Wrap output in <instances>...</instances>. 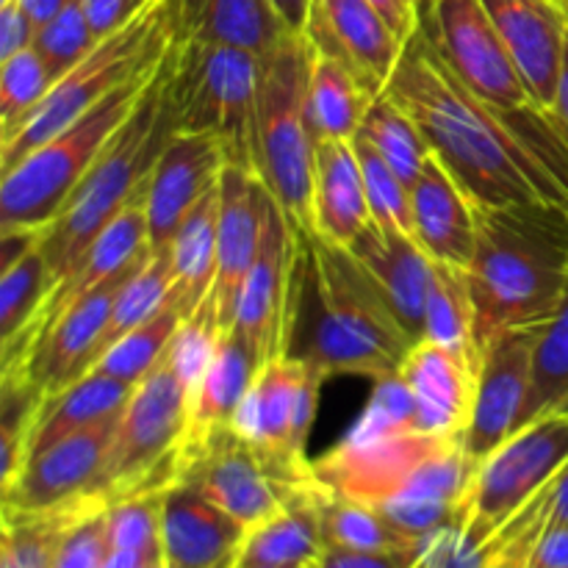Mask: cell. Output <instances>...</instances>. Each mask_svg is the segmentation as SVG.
Instances as JSON below:
<instances>
[{
    "instance_id": "cell-4",
    "label": "cell",
    "mask_w": 568,
    "mask_h": 568,
    "mask_svg": "<svg viewBox=\"0 0 568 568\" xmlns=\"http://www.w3.org/2000/svg\"><path fill=\"white\" fill-rule=\"evenodd\" d=\"M458 442L464 438L422 430L414 397L403 377L394 375L372 383L361 419L336 447L314 460V475L327 491L383 508L422 491Z\"/></svg>"
},
{
    "instance_id": "cell-56",
    "label": "cell",
    "mask_w": 568,
    "mask_h": 568,
    "mask_svg": "<svg viewBox=\"0 0 568 568\" xmlns=\"http://www.w3.org/2000/svg\"><path fill=\"white\" fill-rule=\"evenodd\" d=\"M549 519L555 521H568V466L558 475L552 488V514Z\"/></svg>"
},
{
    "instance_id": "cell-20",
    "label": "cell",
    "mask_w": 568,
    "mask_h": 568,
    "mask_svg": "<svg viewBox=\"0 0 568 568\" xmlns=\"http://www.w3.org/2000/svg\"><path fill=\"white\" fill-rule=\"evenodd\" d=\"M530 92L544 114H552L568 31V9L555 0H483Z\"/></svg>"
},
{
    "instance_id": "cell-47",
    "label": "cell",
    "mask_w": 568,
    "mask_h": 568,
    "mask_svg": "<svg viewBox=\"0 0 568 568\" xmlns=\"http://www.w3.org/2000/svg\"><path fill=\"white\" fill-rule=\"evenodd\" d=\"M109 510V508H105ZM105 510L83 516L67 538L61 541L50 568H103L109 555V538H105Z\"/></svg>"
},
{
    "instance_id": "cell-3",
    "label": "cell",
    "mask_w": 568,
    "mask_h": 568,
    "mask_svg": "<svg viewBox=\"0 0 568 568\" xmlns=\"http://www.w3.org/2000/svg\"><path fill=\"white\" fill-rule=\"evenodd\" d=\"M466 275L480 355L510 327L547 325L568 288L566 205H477V242Z\"/></svg>"
},
{
    "instance_id": "cell-13",
    "label": "cell",
    "mask_w": 568,
    "mask_h": 568,
    "mask_svg": "<svg viewBox=\"0 0 568 568\" xmlns=\"http://www.w3.org/2000/svg\"><path fill=\"white\" fill-rule=\"evenodd\" d=\"M325 383L327 377L305 361L277 355L255 375L253 388L233 419V430L261 449L277 469L314 480L308 436Z\"/></svg>"
},
{
    "instance_id": "cell-61",
    "label": "cell",
    "mask_w": 568,
    "mask_h": 568,
    "mask_svg": "<svg viewBox=\"0 0 568 568\" xmlns=\"http://www.w3.org/2000/svg\"><path fill=\"white\" fill-rule=\"evenodd\" d=\"M410 3H414V6H416V3H419V0H410Z\"/></svg>"
},
{
    "instance_id": "cell-39",
    "label": "cell",
    "mask_w": 568,
    "mask_h": 568,
    "mask_svg": "<svg viewBox=\"0 0 568 568\" xmlns=\"http://www.w3.org/2000/svg\"><path fill=\"white\" fill-rule=\"evenodd\" d=\"M358 133L383 155V161L408 186H414L419 181L422 170H425V161L430 159L433 150L427 144L425 133L414 122V116L403 105L394 103L386 92L366 111V120Z\"/></svg>"
},
{
    "instance_id": "cell-29",
    "label": "cell",
    "mask_w": 568,
    "mask_h": 568,
    "mask_svg": "<svg viewBox=\"0 0 568 568\" xmlns=\"http://www.w3.org/2000/svg\"><path fill=\"white\" fill-rule=\"evenodd\" d=\"M258 369L261 364L253 347L244 342L236 327H231L189 405V430L183 447L203 442L205 436L222 427H233V419L253 388Z\"/></svg>"
},
{
    "instance_id": "cell-27",
    "label": "cell",
    "mask_w": 568,
    "mask_h": 568,
    "mask_svg": "<svg viewBox=\"0 0 568 568\" xmlns=\"http://www.w3.org/2000/svg\"><path fill=\"white\" fill-rule=\"evenodd\" d=\"M372 225L364 172L347 139L316 142L314 161V233L349 247Z\"/></svg>"
},
{
    "instance_id": "cell-23",
    "label": "cell",
    "mask_w": 568,
    "mask_h": 568,
    "mask_svg": "<svg viewBox=\"0 0 568 568\" xmlns=\"http://www.w3.org/2000/svg\"><path fill=\"white\" fill-rule=\"evenodd\" d=\"M397 375L414 397L422 430L444 438L466 436L480 375L475 361L422 338L405 355Z\"/></svg>"
},
{
    "instance_id": "cell-21",
    "label": "cell",
    "mask_w": 568,
    "mask_h": 568,
    "mask_svg": "<svg viewBox=\"0 0 568 568\" xmlns=\"http://www.w3.org/2000/svg\"><path fill=\"white\" fill-rule=\"evenodd\" d=\"M148 253H144L136 264L128 266L125 272H120L116 277L105 281L103 286L89 292L87 297L78 300V303L55 322L53 331L48 333L44 344L39 347L37 358L28 366L26 377L9 383H26V386H31L44 403V399L61 394L75 381H81L83 375H89L94 364V349H98L100 336H103L111 311H114L116 294L125 286L128 277L142 266Z\"/></svg>"
},
{
    "instance_id": "cell-44",
    "label": "cell",
    "mask_w": 568,
    "mask_h": 568,
    "mask_svg": "<svg viewBox=\"0 0 568 568\" xmlns=\"http://www.w3.org/2000/svg\"><path fill=\"white\" fill-rule=\"evenodd\" d=\"M55 78L33 48L0 61V142L14 136L22 122L39 109Z\"/></svg>"
},
{
    "instance_id": "cell-7",
    "label": "cell",
    "mask_w": 568,
    "mask_h": 568,
    "mask_svg": "<svg viewBox=\"0 0 568 568\" xmlns=\"http://www.w3.org/2000/svg\"><path fill=\"white\" fill-rule=\"evenodd\" d=\"M170 55V53H166ZM155 72L122 83L72 125L22 155L0 181V225L9 233H42L59 216L100 155L142 103Z\"/></svg>"
},
{
    "instance_id": "cell-34",
    "label": "cell",
    "mask_w": 568,
    "mask_h": 568,
    "mask_svg": "<svg viewBox=\"0 0 568 568\" xmlns=\"http://www.w3.org/2000/svg\"><path fill=\"white\" fill-rule=\"evenodd\" d=\"M322 538L327 549H355V552H386V549H414L427 538H410L386 519L375 505L316 488Z\"/></svg>"
},
{
    "instance_id": "cell-50",
    "label": "cell",
    "mask_w": 568,
    "mask_h": 568,
    "mask_svg": "<svg viewBox=\"0 0 568 568\" xmlns=\"http://www.w3.org/2000/svg\"><path fill=\"white\" fill-rule=\"evenodd\" d=\"M33 39H37V26L22 11V6L17 0L0 6V61L33 48Z\"/></svg>"
},
{
    "instance_id": "cell-6",
    "label": "cell",
    "mask_w": 568,
    "mask_h": 568,
    "mask_svg": "<svg viewBox=\"0 0 568 568\" xmlns=\"http://www.w3.org/2000/svg\"><path fill=\"white\" fill-rule=\"evenodd\" d=\"M311 55L308 37L294 31L261 55L253 131L255 175L303 233H314L316 142L305 105Z\"/></svg>"
},
{
    "instance_id": "cell-40",
    "label": "cell",
    "mask_w": 568,
    "mask_h": 568,
    "mask_svg": "<svg viewBox=\"0 0 568 568\" xmlns=\"http://www.w3.org/2000/svg\"><path fill=\"white\" fill-rule=\"evenodd\" d=\"M181 322V308L170 300V303H166L159 314L150 316L144 325H139L136 331L122 336L120 342L94 364V369L136 388L139 383L164 361L166 349H170Z\"/></svg>"
},
{
    "instance_id": "cell-37",
    "label": "cell",
    "mask_w": 568,
    "mask_h": 568,
    "mask_svg": "<svg viewBox=\"0 0 568 568\" xmlns=\"http://www.w3.org/2000/svg\"><path fill=\"white\" fill-rule=\"evenodd\" d=\"M172 300V264L170 253H153L150 250L148 258L142 261L136 272L125 281V286L120 288L114 300V311L109 316V325H105L103 336H100L98 349H94V364L120 342L122 336H128L131 331H136L139 325L150 320V316L159 314L166 303ZM92 364V369H94Z\"/></svg>"
},
{
    "instance_id": "cell-41",
    "label": "cell",
    "mask_w": 568,
    "mask_h": 568,
    "mask_svg": "<svg viewBox=\"0 0 568 568\" xmlns=\"http://www.w3.org/2000/svg\"><path fill=\"white\" fill-rule=\"evenodd\" d=\"M50 266L44 258L39 239L31 247L20 250L17 255L3 261L0 275V333L3 342L14 338L28 325L37 308L42 305L44 294L50 292Z\"/></svg>"
},
{
    "instance_id": "cell-16",
    "label": "cell",
    "mask_w": 568,
    "mask_h": 568,
    "mask_svg": "<svg viewBox=\"0 0 568 568\" xmlns=\"http://www.w3.org/2000/svg\"><path fill=\"white\" fill-rule=\"evenodd\" d=\"M120 414L89 425L22 464L14 483L3 491V510L11 514H42V510L64 508V505L100 499V480L109 464Z\"/></svg>"
},
{
    "instance_id": "cell-33",
    "label": "cell",
    "mask_w": 568,
    "mask_h": 568,
    "mask_svg": "<svg viewBox=\"0 0 568 568\" xmlns=\"http://www.w3.org/2000/svg\"><path fill=\"white\" fill-rule=\"evenodd\" d=\"M375 100L377 94H372L347 67L314 50L308 98H305L314 142H327V139L353 142Z\"/></svg>"
},
{
    "instance_id": "cell-1",
    "label": "cell",
    "mask_w": 568,
    "mask_h": 568,
    "mask_svg": "<svg viewBox=\"0 0 568 568\" xmlns=\"http://www.w3.org/2000/svg\"><path fill=\"white\" fill-rule=\"evenodd\" d=\"M386 94L414 116L433 155L475 205L555 203L568 209V172L549 153L555 144H566L564 133L541 142L532 139L530 128H516L514 116L477 98L419 31L405 42Z\"/></svg>"
},
{
    "instance_id": "cell-10",
    "label": "cell",
    "mask_w": 568,
    "mask_h": 568,
    "mask_svg": "<svg viewBox=\"0 0 568 568\" xmlns=\"http://www.w3.org/2000/svg\"><path fill=\"white\" fill-rule=\"evenodd\" d=\"M186 386L166 364V355L122 408L100 480V497L114 505L142 494H166L181 480V447L189 430Z\"/></svg>"
},
{
    "instance_id": "cell-25",
    "label": "cell",
    "mask_w": 568,
    "mask_h": 568,
    "mask_svg": "<svg viewBox=\"0 0 568 568\" xmlns=\"http://www.w3.org/2000/svg\"><path fill=\"white\" fill-rule=\"evenodd\" d=\"M349 250L364 264V270L375 277L405 333L414 342H422L436 261L422 250V244L414 236L388 233L377 225L366 227L349 244Z\"/></svg>"
},
{
    "instance_id": "cell-17",
    "label": "cell",
    "mask_w": 568,
    "mask_h": 568,
    "mask_svg": "<svg viewBox=\"0 0 568 568\" xmlns=\"http://www.w3.org/2000/svg\"><path fill=\"white\" fill-rule=\"evenodd\" d=\"M538 327H510L499 333L483 349L480 375H477L475 408L466 427L464 447L477 464L503 447L519 430L521 410L532 386Z\"/></svg>"
},
{
    "instance_id": "cell-30",
    "label": "cell",
    "mask_w": 568,
    "mask_h": 568,
    "mask_svg": "<svg viewBox=\"0 0 568 568\" xmlns=\"http://www.w3.org/2000/svg\"><path fill=\"white\" fill-rule=\"evenodd\" d=\"M320 480L294 499L286 510L247 532L236 566H303L314 568L325 555L320 510H316Z\"/></svg>"
},
{
    "instance_id": "cell-46",
    "label": "cell",
    "mask_w": 568,
    "mask_h": 568,
    "mask_svg": "<svg viewBox=\"0 0 568 568\" xmlns=\"http://www.w3.org/2000/svg\"><path fill=\"white\" fill-rule=\"evenodd\" d=\"M161 505L164 494L128 497L105 510L109 552H161Z\"/></svg>"
},
{
    "instance_id": "cell-54",
    "label": "cell",
    "mask_w": 568,
    "mask_h": 568,
    "mask_svg": "<svg viewBox=\"0 0 568 568\" xmlns=\"http://www.w3.org/2000/svg\"><path fill=\"white\" fill-rule=\"evenodd\" d=\"M17 3H20L22 11L31 17L33 26L42 28L44 22H50L53 17H59L61 11H64L70 3H75V0H17Z\"/></svg>"
},
{
    "instance_id": "cell-14",
    "label": "cell",
    "mask_w": 568,
    "mask_h": 568,
    "mask_svg": "<svg viewBox=\"0 0 568 568\" xmlns=\"http://www.w3.org/2000/svg\"><path fill=\"white\" fill-rule=\"evenodd\" d=\"M150 183V178H148ZM148 183L142 192L114 216L109 227L94 239L92 247L50 286L44 294L37 314L28 320V325L17 333L14 338L3 342V358H0V383L20 381L26 377L28 366L37 358L39 347L44 344L48 333L53 331L55 322L72 308L81 297L103 286L105 281L125 272L128 266L136 264L150 250L148 244Z\"/></svg>"
},
{
    "instance_id": "cell-43",
    "label": "cell",
    "mask_w": 568,
    "mask_h": 568,
    "mask_svg": "<svg viewBox=\"0 0 568 568\" xmlns=\"http://www.w3.org/2000/svg\"><path fill=\"white\" fill-rule=\"evenodd\" d=\"M353 148L361 161V172H364L372 225L388 233L414 236V197H410L408 183L383 161V155L361 133L353 139Z\"/></svg>"
},
{
    "instance_id": "cell-32",
    "label": "cell",
    "mask_w": 568,
    "mask_h": 568,
    "mask_svg": "<svg viewBox=\"0 0 568 568\" xmlns=\"http://www.w3.org/2000/svg\"><path fill=\"white\" fill-rule=\"evenodd\" d=\"M216 216H220V186L211 189L178 227L170 244L172 303L183 320L214 292L216 283Z\"/></svg>"
},
{
    "instance_id": "cell-11",
    "label": "cell",
    "mask_w": 568,
    "mask_h": 568,
    "mask_svg": "<svg viewBox=\"0 0 568 568\" xmlns=\"http://www.w3.org/2000/svg\"><path fill=\"white\" fill-rule=\"evenodd\" d=\"M178 483L203 494L250 532L303 497L316 477L303 480L277 469L233 427H222L203 442L181 447Z\"/></svg>"
},
{
    "instance_id": "cell-55",
    "label": "cell",
    "mask_w": 568,
    "mask_h": 568,
    "mask_svg": "<svg viewBox=\"0 0 568 568\" xmlns=\"http://www.w3.org/2000/svg\"><path fill=\"white\" fill-rule=\"evenodd\" d=\"M555 122H558L560 133H564L566 144H568V31H566V50H564V70H560V83H558V98H555V109H552Z\"/></svg>"
},
{
    "instance_id": "cell-31",
    "label": "cell",
    "mask_w": 568,
    "mask_h": 568,
    "mask_svg": "<svg viewBox=\"0 0 568 568\" xmlns=\"http://www.w3.org/2000/svg\"><path fill=\"white\" fill-rule=\"evenodd\" d=\"M131 394L133 386L92 369L81 381L67 386L61 394L44 399L37 427L31 433V442H28L26 460L37 455L39 449L50 447V444L61 442V438L72 436L83 427L98 425V422L120 414L128 399H131Z\"/></svg>"
},
{
    "instance_id": "cell-9",
    "label": "cell",
    "mask_w": 568,
    "mask_h": 568,
    "mask_svg": "<svg viewBox=\"0 0 568 568\" xmlns=\"http://www.w3.org/2000/svg\"><path fill=\"white\" fill-rule=\"evenodd\" d=\"M261 55L231 44L178 42L170 55L172 120L178 133H205L225 148L227 164H253Z\"/></svg>"
},
{
    "instance_id": "cell-60",
    "label": "cell",
    "mask_w": 568,
    "mask_h": 568,
    "mask_svg": "<svg viewBox=\"0 0 568 568\" xmlns=\"http://www.w3.org/2000/svg\"><path fill=\"white\" fill-rule=\"evenodd\" d=\"M3 3H9V0H0V6H3Z\"/></svg>"
},
{
    "instance_id": "cell-52",
    "label": "cell",
    "mask_w": 568,
    "mask_h": 568,
    "mask_svg": "<svg viewBox=\"0 0 568 568\" xmlns=\"http://www.w3.org/2000/svg\"><path fill=\"white\" fill-rule=\"evenodd\" d=\"M369 3L381 11L383 20L392 26V31L403 42H408L416 33V28H419V11H416V6L410 0H369Z\"/></svg>"
},
{
    "instance_id": "cell-38",
    "label": "cell",
    "mask_w": 568,
    "mask_h": 568,
    "mask_svg": "<svg viewBox=\"0 0 568 568\" xmlns=\"http://www.w3.org/2000/svg\"><path fill=\"white\" fill-rule=\"evenodd\" d=\"M552 414H568V288L552 320L538 333L532 386L521 410L519 430Z\"/></svg>"
},
{
    "instance_id": "cell-59",
    "label": "cell",
    "mask_w": 568,
    "mask_h": 568,
    "mask_svg": "<svg viewBox=\"0 0 568 568\" xmlns=\"http://www.w3.org/2000/svg\"><path fill=\"white\" fill-rule=\"evenodd\" d=\"M416 568H425V560H422V564H419V566H416Z\"/></svg>"
},
{
    "instance_id": "cell-45",
    "label": "cell",
    "mask_w": 568,
    "mask_h": 568,
    "mask_svg": "<svg viewBox=\"0 0 568 568\" xmlns=\"http://www.w3.org/2000/svg\"><path fill=\"white\" fill-rule=\"evenodd\" d=\"M98 42L100 39L94 37L92 26H89L83 0H75V3L67 6L59 17H53V20L44 22L42 28H37L33 50L42 55L50 75L59 81V78L67 75L72 67L81 64Z\"/></svg>"
},
{
    "instance_id": "cell-8",
    "label": "cell",
    "mask_w": 568,
    "mask_h": 568,
    "mask_svg": "<svg viewBox=\"0 0 568 568\" xmlns=\"http://www.w3.org/2000/svg\"><path fill=\"white\" fill-rule=\"evenodd\" d=\"M175 44L172 0H159L144 14L111 37L100 39L92 53L61 75L39 109L11 139L0 142V172H9L22 155L48 142L122 83L159 70Z\"/></svg>"
},
{
    "instance_id": "cell-48",
    "label": "cell",
    "mask_w": 568,
    "mask_h": 568,
    "mask_svg": "<svg viewBox=\"0 0 568 568\" xmlns=\"http://www.w3.org/2000/svg\"><path fill=\"white\" fill-rule=\"evenodd\" d=\"M433 538V536H430ZM427 538L422 547L414 549H386V552H355V549H325L320 564L314 568H416L425 560Z\"/></svg>"
},
{
    "instance_id": "cell-26",
    "label": "cell",
    "mask_w": 568,
    "mask_h": 568,
    "mask_svg": "<svg viewBox=\"0 0 568 568\" xmlns=\"http://www.w3.org/2000/svg\"><path fill=\"white\" fill-rule=\"evenodd\" d=\"M414 197V239L438 264L469 266L477 242V205L460 189L453 172L430 153Z\"/></svg>"
},
{
    "instance_id": "cell-58",
    "label": "cell",
    "mask_w": 568,
    "mask_h": 568,
    "mask_svg": "<svg viewBox=\"0 0 568 568\" xmlns=\"http://www.w3.org/2000/svg\"><path fill=\"white\" fill-rule=\"evenodd\" d=\"M555 3H560V6H564V9H568V0H555Z\"/></svg>"
},
{
    "instance_id": "cell-57",
    "label": "cell",
    "mask_w": 568,
    "mask_h": 568,
    "mask_svg": "<svg viewBox=\"0 0 568 568\" xmlns=\"http://www.w3.org/2000/svg\"><path fill=\"white\" fill-rule=\"evenodd\" d=\"M233 568H303V566H233Z\"/></svg>"
},
{
    "instance_id": "cell-5",
    "label": "cell",
    "mask_w": 568,
    "mask_h": 568,
    "mask_svg": "<svg viewBox=\"0 0 568 568\" xmlns=\"http://www.w3.org/2000/svg\"><path fill=\"white\" fill-rule=\"evenodd\" d=\"M170 55L150 81L131 120L122 125L114 142L105 148L98 164L83 178L81 186L70 194L59 216L39 233V247L48 258L53 283L92 247L94 239L142 192L148 178L153 175L161 150L175 133V120H172L170 98H166Z\"/></svg>"
},
{
    "instance_id": "cell-36",
    "label": "cell",
    "mask_w": 568,
    "mask_h": 568,
    "mask_svg": "<svg viewBox=\"0 0 568 568\" xmlns=\"http://www.w3.org/2000/svg\"><path fill=\"white\" fill-rule=\"evenodd\" d=\"M477 316L475 300H471L469 275L466 266L438 264L433 270L430 300H427V320H425V338L433 344L453 349L464 358L483 364L480 347L475 338Z\"/></svg>"
},
{
    "instance_id": "cell-35",
    "label": "cell",
    "mask_w": 568,
    "mask_h": 568,
    "mask_svg": "<svg viewBox=\"0 0 568 568\" xmlns=\"http://www.w3.org/2000/svg\"><path fill=\"white\" fill-rule=\"evenodd\" d=\"M109 505L100 499L64 505L42 514H11L3 510V547H0V568H50L59 555L67 532L94 510Z\"/></svg>"
},
{
    "instance_id": "cell-42",
    "label": "cell",
    "mask_w": 568,
    "mask_h": 568,
    "mask_svg": "<svg viewBox=\"0 0 568 568\" xmlns=\"http://www.w3.org/2000/svg\"><path fill=\"white\" fill-rule=\"evenodd\" d=\"M225 333L227 327L220 316V305H216L214 292L178 327L175 338H172L170 349H166V364L175 372L178 381L186 386L189 397H194V392H197L200 381L209 372Z\"/></svg>"
},
{
    "instance_id": "cell-24",
    "label": "cell",
    "mask_w": 568,
    "mask_h": 568,
    "mask_svg": "<svg viewBox=\"0 0 568 568\" xmlns=\"http://www.w3.org/2000/svg\"><path fill=\"white\" fill-rule=\"evenodd\" d=\"M247 527L216 508L194 488L172 486L161 505V558L164 568H233Z\"/></svg>"
},
{
    "instance_id": "cell-28",
    "label": "cell",
    "mask_w": 568,
    "mask_h": 568,
    "mask_svg": "<svg viewBox=\"0 0 568 568\" xmlns=\"http://www.w3.org/2000/svg\"><path fill=\"white\" fill-rule=\"evenodd\" d=\"M178 42L231 44L266 55L292 28L272 0H172Z\"/></svg>"
},
{
    "instance_id": "cell-22",
    "label": "cell",
    "mask_w": 568,
    "mask_h": 568,
    "mask_svg": "<svg viewBox=\"0 0 568 568\" xmlns=\"http://www.w3.org/2000/svg\"><path fill=\"white\" fill-rule=\"evenodd\" d=\"M270 189L247 166L227 164L220 178V216H216V283L220 316L231 331L236 322L242 283L253 266L264 227Z\"/></svg>"
},
{
    "instance_id": "cell-2",
    "label": "cell",
    "mask_w": 568,
    "mask_h": 568,
    "mask_svg": "<svg viewBox=\"0 0 568 568\" xmlns=\"http://www.w3.org/2000/svg\"><path fill=\"white\" fill-rule=\"evenodd\" d=\"M414 344L353 250L300 231L286 355L327 381L349 375L377 383L397 375Z\"/></svg>"
},
{
    "instance_id": "cell-53",
    "label": "cell",
    "mask_w": 568,
    "mask_h": 568,
    "mask_svg": "<svg viewBox=\"0 0 568 568\" xmlns=\"http://www.w3.org/2000/svg\"><path fill=\"white\" fill-rule=\"evenodd\" d=\"M272 6H275L277 14L283 17V22H286L294 33H305L314 0H272Z\"/></svg>"
},
{
    "instance_id": "cell-18",
    "label": "cell",
    "mask_w": 568,
    "mask_h": 568,
    "mask_svg": "<svg viewBox=\"0 0 568 568\" xmlns=\"http://www.w3.org/2000/svg\"><path fill=\"white\" fill-rule=\"evenodd\" d=\"M305 37L316 53L347 67L377 98L386 92L405 50L369 0H314Z\"/></svg>"
},
{
    "instance_id": "cell-15",
    "label": "cell",
    "mask_w": 568,
    "mask_h": 568,
    "mask_svg": "<svg viewBox=\"0 0 568 568\" xmlns=\"http://www.w3.org/2000/svg\"><path fill=\"white\" fill-rule=\"evenodd\" d=\"M297 247L300 231L270 192L264 205L258 253L242 283L236 322H233L244 342L253 347L261 366L270 364L277 355H286Z\"/></svg>"
},
{
    "instance_id": "cell-49",
    "label": "cell",
    "mask_w": 568,
    "mask_h": 568,
    "mask_svg": "<svg viewBox=\"0 0 568 568\" xmlns=\"http://www.w3.org/2000/svg\"><path fill=\"white\" fill-rule=\"evenodd\" d=\"M153 3L159 0H83V9H87L94 37L105 39L144 14Z\"/></svg>"
},
{
    "instance_id": "cell-12",
    "label": "cell",
    "mask_w": 568,
    "mask_h": 568,
    "mask_svg": "<svg viewBox=\"0 0 568 568\" xmlns=\"http://www.w3.org/2000/svg\"><path fill=\"white\" fill-rule=\"evenodd\" d=\"M419 28L444 64L503 114L536 111L483 0H419Z\"/></svg>"
},
{
    "instance_id": "cell-19",
    "label": "cell",
    "mask_w": 568,
    "mask_h": 568,
    "mask_svg": "<svg viewBox=\"0 0 568 568\" xmlns=\"http://www.w3.org/2000/svg\"><path fill=\"white\" fill-rule=\"evenodd\" d=\"M227 153L205 133H172L148 183V244L153 253L170 250L189 211L220 186Z\"/></svg>"
},
{
    "instance_id": "cell-51",
    "label": "cell",
    "mask_w": 568,
    "mask_h": 568,
    "mask_svg": "<svg viewBox=\"0 0 568 568\" xmlns=\"http://www.w3.org/2000/svg\"><path fill=\"white\" fill-rule=\"evenodd\" d=\"M527 568H568V521L549 519L544 525Z\"/></svg>"
}]
</instances>
